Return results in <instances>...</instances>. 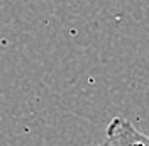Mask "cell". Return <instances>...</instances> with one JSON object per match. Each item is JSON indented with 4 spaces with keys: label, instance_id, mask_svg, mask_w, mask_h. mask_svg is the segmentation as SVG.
I'll return each instance as SVG.
<instances>
[{
    "label": "cell",
    "instance_id": "1",
    "mask_svg": "<svg viewBox=\"0 0 149 146\" xmlns=\"http://www.w3.org/2000/svg\"><path fill=\"white\" fill-rule=\"evenodd\" d=\"M149 136L134 128V124L124 117H113L105 131L103 146H146Z\"/></svg>",
    "mask_w": 149,
    "mask_h": 146
},
{
    "label": "cell",
    "instance_id": "2",
    "mask_svg": "<svg viewBox=\"0 0 149 146\" xmlns=\"http://www.w3.org/2000/svg\"><path fill=\"white\" fill-rule=\"evenodd\" d=\"M146 146H149V141H148V143H146Z\"/></svg>",
    "mask_w": 149,
    "mask_h": 146
}]
</instances>
